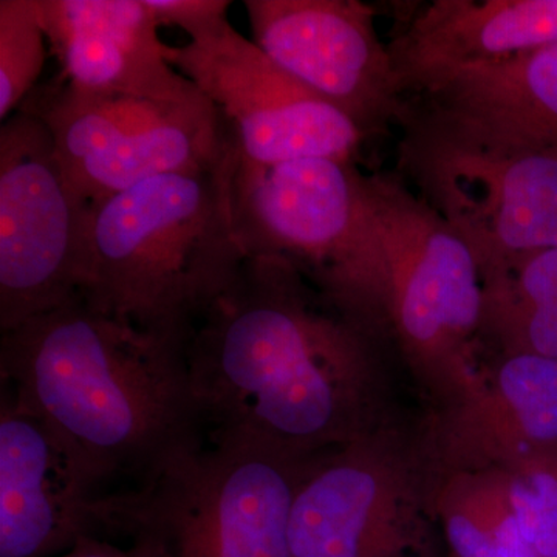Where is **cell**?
Returning a JSON list of instances; mask_svg holds the SVG:
<instances>
[{
  "instance_id": "1",
  "label": "cell",
  "mask_w": 557,
  "mask_h": 557,
  "mask_svg": "<svg viewBox=\"0 0 557 557\" xmlns=\"http://www.w3.org/2000/svg\"><path fill=\"white\" fill-rule=\"evenodd\" d=\"M375 336L287 260L245 259L186 341L205 432L300 456L364 437Z\"/></svg>"
},
{
  "instance_id": "2",
  "label": "cell",
  "mask_w": 557,
  "mask_h": 557,
  "mask_svg": "<svg viewBox=\"0 0 557 557\" xmlns=\"http://www.w3.org/2000/svg\"><path fill=\"white\" fill-rule=\"evenodd\" d=\"M0 383L109 494L145 490L207 437L185 347L83 295L2 333Z\"/></svg>"
},
{
  "instance_id": "3",
  "label": "cell",
  "mask_w": 557,
  "mask_h": 557,
  "mask_svg": "<svg viewBox=\"0 0 557 557\" xmlns=\"http://www.w3.org/2000/svg\"><path fill=\"white\" fill-rule=\"evenodd\" d=\"M228 157L208 170L146 180L90 205L89 278L81 295L186 347L190 327L236 276Z\"/></svg>"
},
{
  "instance_id": "4",
  "label": "cell",
  "mask_w": 557,
  "mask_h": 557,
  "mask_svg": "<svg viewBox=\"0 0 557 557\" xmlns=\"http://www.w3.org/2000/svg\"><path fill=\"white\" fill-rule=\"evenodd\" d=\"M228 201L245 259L287 260L348 317L388 332L386 252L357 161L260 163L237 143Z\"/></svg>"
},
{
  "instance_id": "5",
  "label": "cell",
  "mask_w": 557,
  "mask_h": 557,
  "mask_svg": "<svg viewBox=\"0 0 557 557\" xmlns=\"http://www.w3.org/2000/svg\"><path fill=\"white\" fill-rule=\"evenodd\" d=\"M321 456L208 434L145 490L121 496L124 536L156 539L170 557H292L293 502Z\"/></svg>"
},
{
  "instance_id": "6",
  "label": "cell",
  "mask_w": 557,
  "mask_h": 557,
  "mask_svg": "<svg viewBox=\"0 0 557 557\" xmlns=\"http://www.w3.org/2000/svg\"><path fill=\"white\" fill-rule=\"evenodd\" d=\"M387 260V329L413 369L457 403L478 392L483 281L478 259L395 174L364 175Z\"/></svg>"
},
{
  "instance_id": "7",
  "label": "cell",
  "mask_w": 557,
  "mask_h": 557,
  "mask_svg": "<svg viewBox=\"0 0 557 557\" xmlns=\"http://www.w3.org/2000/svg\"><path fill=\"white\" fill-rule=\"evenodd\" d=\"M398 126V172L474 252L482 278L557 248V148H509L417 116Z\"/></svg>"
},
{
  "instance_id": "8",
  "label": "cell",
  "mask_w": 557,
  "mask_h": 557,
  "mask_svg": "<svg viewBox=\"0 0 557 557\" xmlns=\"http://www.w3.org/2000/svg\"><path fill=\"white\" fill-rule=\"evenodd\" d=\"M17 110L46 124L70 185L89 205L146 180L218 166L237 145L203 94L183 101L94 95L58 76Z\"/></svg>"
},
{
  "instance_id": "9",
  "label": "cell",
  "mask_w": 557,
  "mask_h": 557,
  "mask_svg": "<svg viewBox=\"0 0 557 557\" xmlns=\"http://www.w3.org/2000/svg\"><path fill=\"white\" fill-rule=\"evenodd\" d=\"M90 205L70 185L46 124L0 127V333L64 306L89 278Z\"/></svg>"
},
{
  "instance_id": "10",
  "label": "cell",
  "mask_w": 557,
  "mask_h": 557,
  "mask_svg": "<svg viewBox=\"0 0 557 557\" xmlns=\"http://www.w3.org/2000/svg\"><path fill=\"white\" fill-rule=\"evenodd\" d=\"M166 60L228 120L248 159L357 161L368 139L230 20L190 36L185 46H166Z\"/></svg>"
},
{
  "instance_id": "11",
  "label": "cell",
  "mask_w": 557,
  "mask_h": 557,
  "mask_svg": "<svg viewBox=\"0 0 557 557\" xmlns=\"http://www.w3.org/2000/svg\"><path fill=\"white\" fill-rule=\"evenodd\" d=\"M255 42L366 138L398 124L403 87L361 0H245Z\"/></svg>"
},
{
  "instance_id": "12",
  "label": "cell",
  "mask_w": 557,
  "mask_h": 557,
  "mask_svg": "<svg viewBox=\"0 0 557 557\" xmlns=\"http://www.w3.org/2000/svg\"><path fill=\"white\" fill-rule=\"evenodd\" d=\"M86 536H119V494L0 383V557H60Z\"/></svg>"
},
{
  "instance_id": "13",
  "label": "cell",
  "mask_w": 557,
  "mask_h": 557,
  "mask_svg": "<svg viewBox=\"0 0 557 557\" xmlns=\"http://www.w3.org/2000/svg\"><path fill=\"white\" fill-rule=\"evenodd\" d=\"M408 472L364 437L318 458L289 516L292 557H424Z\"/></svg>"
},
{
  "instance_id": "14",
  "label": "cell",
  "mask_w": 557,
  "mask_h": 557,
  "mask_svg": "<svg viewBox=\"0 0 557 557\" xmlns=\"http://www.w3.org/2000/svg\"><path fill=\"white\" fill-rule=\"evenodd\" d=\"M61 78L94 95L183 101L201 91L166 60L146 0H36Z\"/></svg>"
},
{
  "instance_id": "15",
  "label": "cell",
  "mask_w": 557,
  "mask_h": 557,
  "mask_svg": "<svg viewBox=\"0 0 557 557\" xmlns=\"http://www.w3.org/2000/svg\"><path fill=\"white\" fill-rule=\"evenodd\" d=\"M403 115L509 148H557V42L423 81L405 91Z\"/></svg>"
},
{
  "instance_id": "16",
  "label": "cell",
  "mask_w": 557,
  "mask_h": 557,
  "mask_svg": "<svg viewBox=\"0 0 557 557\" xmlns=\"http://www.w3.org/2000/svg\"><path fill=\"white\" fill-rule=\"evenodd\" d=\"M557 42V0H435L388 44L405 91L429 78Z\"/></svg>"
},
{
  "instance_id": "17",
  "label": "cell",
  "mask_w": 557,
  "mask_h": 557,
  "mask_svg": "<svg viewBox=\"0 0 557 557\" xmlns=\"http://www.w3.org/2000/svg\"><path fill=\"white\" fill-rule=\"evenodd\" d=\"M491 380L450 405L437 448L448 471L504 467L557 443V359L504 355Z\"/></svg>"
},
{
  "instance_id": "18",
  "label": "cell",
  "mask_w": 557,
  "mask_h": 557,
  "mask_svg": "<svg viewBox=\"0 0 557 557\" xmlns=\"http://www.w3.org/2000/svg\"><path fill=\"white\" fill-rule=\"evenodd\" d=\"M435 511L456 557H539L520 530L502 468L448 471Z\"/></svg>"
},
{
  "instance_id": "19",
  "label": "cell",
  "mask_w": 557,
  "mask_h": 557,
  "mask_svg": "<svg viewBox=\"0 0 557 557\" xmlns=\"http://www.w3.org/2000/svg\"><path fill=\"white\" fill-rule=\"evenodd\" d=\"M502 468L520 530L539 557H557V443L520 454Z\"/></svg>"
},
{
  "instance_id": "20",
  "label": "cell",
  "mask_w": 557,
  "mask_h": 557,
  "mask_svg": "<svg viewBox=\"0 0 557 557\" xmlns=\"http://www.w3.org/2000/svg\"><path fill=\"white\" fill-rule=\"evenodd\" d=\"M46 32L36 0H0V120L27 100L47 60Z\"/></svg>"
},
{
  "instance_id": "21",
  "label": "cell",
  "mask_w": 557,
  "mask_h": 557,
  "mask_svg": "<svg viewBox=\"0 0 557 557\" xmlns=\"http://www.w3.org/2000/svg\"><path fill=\"white\" fill-rule=\"evenodd\" d=\"M480 339H490L504 355L557 359V306L483 304Z\"/></svg>"
},
{
  "instance_id": "22",
  "label": "cell",
  "mask_w": 557,
  "mask_h": 557,
  "mask_svg": "<svg viewBox=\"0 0 557 557\" xmlns=\"http://www.w3.org/2000/svg\"><path fill=\"white\" fill-rule=\"evenodd\" d=\"M483 281V304L518 307L557 306V248L509 262Z\"/></svg>"
},
{
  "instance_id": "23",
  "label": "cell",
  "mask_w": 557,
  "mask_h": 557,
  "mask_svg": "<svg viewBox=\"0 0 557 557\" xmlns=\"http://www.w3.org/2000/svg\"><path fill=\"white\" fill-rule=\"evenodd\" d=\"M160 27L172 25L188 36L228 20V0H146Z\"/></svg>"
},
{
  "instance_id": "24",
  "label": "cell",
  "mask_w": 557,
  "mask_h": 557,
  "mask_svg": "<svg viewBox=\"0 0 557 557\" xmlns=\"http://www.w3.org/2000/svg\"><path fill=\"white\" fill-rule=\"evenodd\" d=\"M131 541L129 547H121L110 539L86 536L60 557H170L156 539L146 534H134Z\"/></svg>"
}]
</instances>
